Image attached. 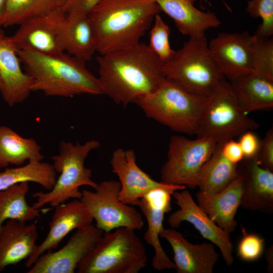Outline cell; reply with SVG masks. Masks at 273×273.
I'll list each match as a JSON object with an SVG mask.
<instances>
[{
    "label": "cell",
    "instance_id": "1",
    "mask_svg": "<svg viewBox=\"0 0 273 273\" xmlns=\"http://www.w3.org/2000/svg\"><path fill=\"white\" fill-rule=\"evenodd\" d=\"M102 95L123 107L157 88L163 63L148 44L138 43L97 58Z\"/></svg>",
    "mask_w": 273,
    "mask_h": 273
},
{
    "label": "cell",
    "instance_id": "2",
    "mask_svg": "<svg viewBox=\"0 0 273 273\" xmlns=\"http://www.w3.org/2000/svg\"><path fill=\"white\" fill-rule=\"evenodd\" d=\"M161 12L154 0H101L88 14L97 52L104 55L138 43Z\"/></svg>",
    "mask_w": 273,
    "mask_h": 273
},
{
    "label": "cell",
    "instance_id": "3",
    "mask_svg": "<svg viewBox=\"0 0 273 273\" xmlns=\"http://www.w3.org/2000/svg\"><path fill=\"white\" fill-rule=\"evenodd\" d=\"M18 54L24 71L32 79V92L65 98L102 95L98 77L87 69L83 60L65 52L46 54L22 49L18 50Z\"/></svg>",
    "mask_w": 273,
    "mask_h": 273
},
{
    "label": "cell",
    "instance_id": "4",
    "mask_svg": "<svg viewBox=\"0 0 273 273\" xmlns=\"http://www.w3.org/2000/svg\"><path fill=\"white\" fill-rule=\"evenodd\" d=\"M206 99L165 78L156 89L134 103L148 118L172 130L197 135Z\"/></svg>",
    "mask_w": 273,
    "mask_h": 273
},
{
    "label": "cell",
    "instance_id": "5",
    "mask_svg": "<svg viewBox=\"0 0 273 273\" xmlns=\"http://www.w3.org/2000/svg\"><path fill=\"white\" fill-rule=\"evenodd\" d=\"M100 146L95 140L87 141L83 144L62 141L59 154L51 157L59 176L50 191L33 194L32 197L36 199L33 206L40 208L49 204L56 207L70 199H80L82 192L79 188L81 186H88L95 189L98 183L92 179V170L85 167L84 162L89 153Z\"/></svg>",
    "mask_w": 273,
    "mask_h": 273
},
{
    "label": "cell",
    "instance_id": "6",
    "mask_svg": "<svg viewBox=\"0 0 273 273\" xmlns=\"http://www.w3.org/2000/svg\"><path fill=\"white\" fill-rule=\"evenodd\" d=\"M165 78L186 91L208 97L225 77L212 59L206 36L190 38L163 63Z\"/></svg>",
    "mask_w": 273,
    "mask_h": 273
},
{
    "label": "cell",
    "instance_id": "7",
    "mask_svg": "<svg viewBox=\"0 0 273 273\" xmlns=\"http://www.w3.org/2000/svg\"><path fill=\"white\" fill-rule=\"evenodd\" d=\"M135 230L125 227L104 233L79 264L78 273H138L148 263L146 250Z\"/></svg>",
    "mask_w": 273,
    "mask_h": 273
},
{
    "label": "cell",
    "instance_id": "8",
    "mask_svg": "<svg viewBox=\"0 0 273 273\" xmlns=\"http://www.w3.org/2000/svg\"><path fill=\"white\" fill-rule=\"evenodd\" d=\"M258 127L239 105L230 82L223 79L207 97L197 136L223 144Z\"/></svg>",
    "mask_w": 273,
    "mask_h": 273
},
{
    "label": "cell",
    "instance_id": "9",
    "mask_svg": "<svg viewBox=\"0 0 273 273\" xmlns=\"http://www.w3.org/2000/svg\"><path fill=\"white\" fill-rule=\"evenodd\" d=\"M217 143L211 138L192 140L173 135L169 140L167 160L160 169L161 181L166 184L197 187L199 173L214 152Z\"/></svg>",
    "mask_w": 273,
    "mask_h": 273
},
{
    "label": "cell",
    "instance_id": "10",
    "mask_svg": "<svg viewBox=\"0 0 273 273\" xmlns=\"http://www.w3.org/2000/svg\"><path fill=\"white\" fill-rule=\"evenodd\" d=\"M94 191L84 190L80 198L90 213L96 226L104 233L125 227L135 231L144 225L142 214L132 205L119 199V181L108 180L98 184Z\"/></svg>",
    "mask_w": 273,
    "mask_h": 273
},
{
    "label": "cell",
    "instance_id": "11",
    "mask_svg": "<svg viewBox=\"0 0 273 273\" xmlns=\"http://www.w3.org/2000/svg\"><path fill=\"white\" fill-rule=\"evenodd\" d=\"M104 232L93 224L76 230L58 251L41 255L27 273H73L94 249Z\"/></svg>",
    "mask_w": 273,
    "mask_h": 273
},
{
    "label": "cell",
    "instance_id": "12",
    "mask_svg": "<svg viewBox=\"0 0 273 273\" xmlns=\"http://www.w3.org/2000/svg\"><path fill=\"white\" fill-rule=\"evenodd\" d=\"M254 39L247 31L220 33L208 43L211 57L225 78L231 81L253 72Z\"/></svg>",
    "mask_w": 273,
    "mask_h": 273
},
{
    "label": "cell",
    "instance_id": "13",
    "mask_svg": "<svg viewBox=\"0 0 273 273\" xmlns=\"http://www.w3.org/2000/svg\"><path fill=\"white\" fill-rule=\"evenodd\" d=\"M179 208L168 218L170 228H178L181 222L191 223L205 239L215 245L220 251L225 264L231 265L234 261L233 245L230 234L218 226L202 210L186 189L176 191L172 195Z\"/></svg>",
    "mask_w": 273,
    "mask_h": 273
},
{
    "label": "cell",
    "instance_id": "14",
    "mask_svg": "<svg viewBox=\"0 0 273 273\" xmlns=\"http://www.w3.org/2000/svg\"><path fill=\"white\" fill-rule=\"evenodd\" d=\"M110 163L112 171L117 176L120 184L119 199L124 204L134 206L147 193L157 188L174 191L186 189L184 186L168 184L153 179L138 166L132 149H115Z\"/></svg>",
    "mask_w": 273,
    "mask_h": 273
},
{
    "label": "cell",
    "instance_id": "15",
    "mask_svg": "<svg viewBox=\"0 0 273 273\" xmlns=\"http://www.w3.org/2000/svg\"><path fill=\"white\" fill-rule=\"evenodd\" d=\"M65 13L58 8L33 17L19 25L11 36L18 50L28 49L46 54L65 52L61 29Z\"/></svg>",
    "mask_w": 273,
    "mask_h": 273
},
{
    "label": "cell",
    "instance_id": "16",
    "mask_svg": "<svg viewBox=\"0 0 273 273\" xmlns=\"http://www.w3.org/2000/svg\"><path fill=\"white\" fill-rule=\"evenodd\" d=\"M173 193V191L166 189H155L147 193L134 205L140 208L146 218L147 229L144 239L154 250L152 265L158 270L174 268L173 262L165 252L159 240L160 233L163 228L164 215L171 210Z\"/></svg>",
    "mask_w": 273,
    "mask_h": 273
},
{
    "label": "cell",
    "instance_id": "17",
    "mask_svg": "<svg viewBox=\"0 0 273 273\" xmlns=\"http://www.w3.org/2000/svg\"><path fill=\"white\" fill-rule=\"evenodd\" d=\"M18 50L0 27V93L10 106L24 102L32 92V79L22 69Z\"/></svg>",
    "mask_w": 273,
    "mask_h": 273
},
{
    "label": "cell",
    "instance_id": "18",
    "mask_svg": "<svg viewBox=\"0 0 273 273\" xmlns=\"http://www.w3.org/2000/svg\"><path fill=\"white\" fill-rule=\"evenodd\" d=\"M55 208L49 230L44 240L37 245L25 264L30 268L44 253L57 248L62 240L71 231L92 224L94 219L85 204L80 199L61 204Z\"/></svg>",
    "mask_w": 273,
    "mask_h": 273
},
{
    "label": "cell",
    "instance_id": "19",
    "mask_svg": "<svg viewBox=\"0 0 273 273\" xmlns=\"http://www.w3.org/2000/svg\"><path fill=\"white\" fill-rule=\"evenodd\" d=\"M160 237L165 239L173 252L174 269L177 273H212L219 255L212 243L194 244L175 229H164Z\"/></svg>",
    "mask_w": 273,
    "mask_h": 273
},
{
    "label": "cell",
    "instance_id": "20",
    "mask_svg": "<svg viewBox=\"0 0 273 273\" xmlns=\"http://www.w3.org/2000/svg\"><path fill=\"white\" fill-rule=\"evenodd\" d=\"M237 165L242 178L240 206L246 210L273 213V171L259 166L255 159H244Z\"/></svg>",
    "mask_w": 273,
    "mask_h": 273
},
{
    "label": "cell",
    "instance_id": "21",
    "mask_svg": "<svg viewBox=\"0 0 273 273\" xmlns=\"http://www.w3.org/2000/svg\"><path fill=\"white\" fill-rule=\"evenodd\" d=\"M242 194V178L238 174L220 192L208 194L199 191L196 193V198L198 205L209 218L230 234L237 225L235 216L240 206Z\"/></svg>",
    "mask_w": 273,
    "mask_h": 273
},
{
    "label": "cell",
    "instance_id": "22",
    "mask_svg": "<svg viewBox=\"0 0 273 273\" xmlns=\"http://www.w3.org/2000/svg\"><path fill=\"white\" fill-rule=\"evenodd\" d=\"M35 223L8 220L0 228V272L10 265L27 259L37 246Z\"/></svg>",
    "mask_w": 273,
    "mask_h": 273
},
{
    "label": "cell",
    "instance_id": "23",
    "mask_svg": "<svg viewBox=\"0 0 273 273\" xmlns=\"http://www.w3.org/2000/svg\"><path fill=\"white\" fill-rule=\"evenodd\" d=\"M154 1L173 21L179 31L190 38L205 36L206 30L221 24L215 13L197 9L194 6L195 0Z\"/></svg>",
    "mask_w": 273,
    "mask_h": 273
},
{
    "label": "cell",
    "instance_id": "24",
    "mask_svg": "<svg viewBox=\"0 0 273 273\" xmlns=\"http://www.w3.org/2000/svg\"><path fill=\"white\" fill-rule=\"evenodd\" d=\"M61 36L64 52L85 62L97 52L94 31L88 15L72 10L65 13L61 24Z\"/></svg>",
    "mask_w": 273,
    "mask_h": 273
},
{
    "label": "cell",
    "instance_id": "25",
    "mask_svg": "<svg viewBox=\"0 0 273 273\" xmlns=\"http://www.w3.org/2000/svg\"><path fill=\"white\" fill-rule=\"evenodd\" d=\"M237 100L247 114L273 107V80L253 73L230 82Z\"/></svg>",
    "mask_w": 273,
    "mask_h": 273
},
{
    "label": "cell",
    "instance_id": "26",
    "mask_svg": "<svg viewBox=\"0 0 273 273\" xmlns=\"http://www.w3.org/2000/svg\"><path fill=\"white\" fill-rule=\"evenodd\" d=\"M41 147L32 138L19 135L11 128L0 125V168L22 165L26 161H41Z\"/></svg>",
    "mask_w": 273,
    "mask_h": 273
},
{
    "label": "cell",
    "instance_id": "27",
    "mask_svg": "<svg viewBox=\"0 0 273 273\" xmlns=\"http://www.w3.org/2000/svg\"><path fill=\"white\" fill-rule=\"evenodd\" d=\"M222 144L216 148L201 168L197 178L199 191L215 194L226 188L238 176L237 165L228 161L221 152Z\"/></svg>",
    "mask_w": 273,
    "mask_h": 273
},
{
    "label": "cell",
    "instance_id": "28",
    "mask_svg": "<svg viewBox=\"0 0 273 273\" xmlns=\"http://www.w3.org/2000/svg\"><path fill=\"white\" fill-rule=\"evenodd\" d=\"M29 189L28 182L25 181L0 191V228L6 220L14 219L26 223L52 209L29 205L26 201Z\"/></svg>",
    "mask_w": 273,
    "mask_h": 273
},
{
    "label": "cell",
    "instance_id": "29",
    "mask_svg": "<svg viewBox=\"0 0 273 273\" xmlns=\"http://www.w3.org/2000/svg\"><path fill=\"white\" fill-rule=\"evenodd\" d=\"M57 172L52 164L41 161H29L25 165L6 168L0 172V191L22 182H32L48 191L54 187Z\"/></svg>",
    "mask_w": 273,
    "mask_h": 273
},
{
    "label": "cell",
    "instance_id": "30",
    "mask_svg": "<svg viewBox=\"0 0 273 273\" xmlns=\"http://www.w3.org/2000/svg\"><path fill=\"white\" fill-rule=\"evenodd\" d=\"M61 7L59 0H7L2 26L19 25Z\"/></svg>",
    "mask_w": 273,
    "mask_h": 273
},
{
    "label": "cell",
    "instance_id": "31",
    "mask_svg": "<svg viewBox=\"0 0 273 273\" xmlns=\"http://www.w3.org/2000/svg\"><path fill=\"white\" fill-rule=\"evenodd\" d=\"M170 27L160 14H157L150 29L149 43L148 46L164 63L169 61L175 52L170 44Z\"/></svg>",
    "mask_w": 273,
    "mask_h": 273
},
{
    "label": "cell",
    "instance_id": "32",
    "mask_svg": "<svg viewBox=\"0 0 273 273\" xmlns=\"http://www.w3.org/2000/svg\"><path fill=\"white\" fill-rule=\"evenodd\" d=\"M254 36L253 73L273 80V39Z\"/></svg>",
    "mask_w": 273,
    "mask_h": 273
},
{
    "label": "cell",
    "instance_id": "33",
    "mask_svg": "<svg viewBox=\"0 0 273 273\" xmlns=\"http://www.w3.org/2000/svg\"><path fill=\"white\" fill-rule=\"evenodd\" d=\"M246 11L253 18H260L261 23L254 35L261 38H270L273 35V0H249Z\"/></svg>",
    "mask_w": 273,
    "mask_h": 273
},
{
    "label": "cell",
    "instance_id": "34",
    "mask_svg": "<svg viewBox=\"0 0 273 273\" xmlns=\"http://www.w3.org/2000/svg\"><path fill=\"white\" fill-rule=\"evenodd\" d=\"M243 237L237 247V255L242 260L254 261L262 255L264 239L254 234H249L242 229Z\"/></svg>",
    "mask_w": 273,
    "mask_h": 273
},
{
    "label": "cell",
    "instance_id": "35",
    "mask_svg": "<svg viewBox=\"0 0 273 273\" xmlns=\"http://www.w3.org/2000/svg\"><path fill=\"white\" fill-rule=\"evenodd\" d=\"M260 166L273 171V129L270 128L260 141L259 152L255 158Z\"/></svg>",
    "mask_w": 273,
    "mask_h": 273
},
{
    "label": "cell",
    "instance_id": "36",
    "mask_svg": "<svg viewBox=\"0 0 273 273\" xmlns=\"http://www.w3.org/2000/svg\"><path fill=\"white\" fill-rule=\"evenodd\" d=\"M261 140L252 130L246 131L240 135L238 142L242 150L244 159H255L259 152Z\"/></svg>",
    "mask_w": 273,
    "mask_h": 273
},
{
    "label": "cell",
    "instance_id": "37",
    "mask_svg": "<svg viewBox=\"0 0 273 273\" xmlns=\"http://www.w3.org/2000/svg\"><path fill=\"white\" fill-rule=\"evenodd\" d=\"M221 152L228 161L235 164H239L244 159L238 141L234 139H231L222 144Z\"/></svg>",
    "mask_w": 273,
    "mask_h": 273
},
{
    "label": "cell",
    "instance_id": "38",
    "mask_svg": "<svg viewBox=\"0 0 273 273\" xmlns=\"http://www.w3.org/2000/svg\"><path fill=\"white\" fill-rule=\"evenodd\" d=\"M101 0H65L61 7V9L65 13L72 10L81 11L86 14Z\"/></svg>",
    "mask_w": 273,
    "mask_h": 273
},
{
    "label": "cell",
    "instance_id": "39",
    "mask_svg": "<svg viewBox=\"0 0 273 273\" xmlns=\"http://www.w3.org/2000/svg\"><path fill=\"white\" fill-rule=\"evenodd\" d=\"M265 259L267 262V270L268 272H273V247L270 246L266 251Z\"/></svg>",
    "mask_w": 273,
    "mask_h": 273
},
{
    "label": "cell",
    "instance_id": "40",
    "mask_svg": "<svg viewBox=\"0 0 273 273\" xmlns=\"http://www.w3.org/2000/svg\"><path fill=\"white\" fill-rule=\"evenodd\" d=\"M6 2L7 0H0V27L2 26Z\"/></svg>",
    "mask_w": 273,
    "mask_h": 273
},
{
    "label": "cell",
    "instance_id": "41",
    "mask_svg": "<svg viewBox=\"0 0 273 273\" xmlns=\"http://www.w3.org/2000/svg\"><path fill=\"white\" fill-rule=\"evenodd\" d=\"M60 2L62 4V6L63 5V3H64V2L65 1V0H59Z\"/></svg>",
    "mask_w": 273,
    "mask_h": 273
}]
</instances>
